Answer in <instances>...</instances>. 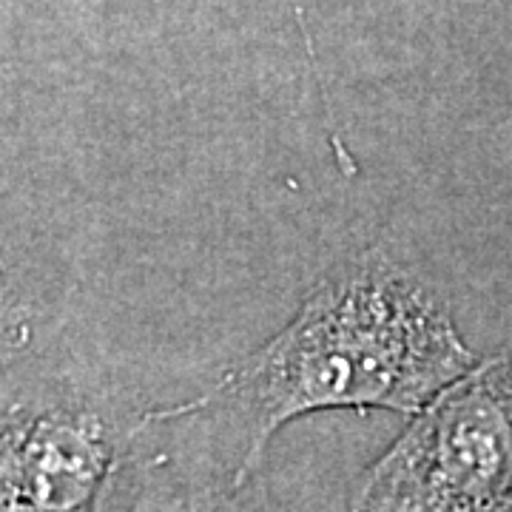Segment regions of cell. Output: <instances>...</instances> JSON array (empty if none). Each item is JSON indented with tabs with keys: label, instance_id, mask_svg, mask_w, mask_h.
Returning a JSON list of instances; mask_svg holds the SVG:
<instances>
[{
	"label": "cell",
	"instance_id": "3957f363",
	"mask_svg": "<svg viewBox=\"0 0 512 512\" xmlns=\"http://www.w3.org/2000/svg\"><path fill=\"white\" fill-rule=\"evenodd\" d=\"M123 464V439L94 404L29 399L0 410V510H89Z\"/></svg>",
	"mask_w": 512,
	"mask_h": 512
},
{
	"label": "cell",
	"instance_id": "6da1fadb",
	"mask_svg": "<svg viewBox=\"0 0 512 512\" xmlns=\"http://www.w3.org/2000/svg\"><path fill=\"white\" fill-rule=\"evenodd\" d=\"M476 362L450 311L419 276L367 254L322 276L291 322L228 370L211 396L151 419L231 399L248 427L242 484L288 421L319 410L413 416Z\"/></svg>",
	"mask_w": 512,
	"mask_h": 512
},
{
	"label": "cell",
	"instance_id": "277c9868",
	"mask_svg": "<svg viewBox=\"0 0 512 512\" xmlns=\"http://www.w3.org/2000/svg\"><path fill=\"white\" fill-rule=\"evenodd\" d=\"M32 342V308L0 274V373Z\"/></svg>",
	"mask_w": 512,
	"mask_h": 512
},
{
	"label": "cell",
	"instance_id": "7a4b0ae2",
	"mask_svg": "<svg viewBox=\"0 0 512 512\" xmlns=\"http://www.w3.org/2000/svg\"><path fill=\"white\" fill-rule=\"evenodd\" d=\"M359 510H512V348L476 362L413 413L370 470Z\"/></svg>",
	"mask_w": 512,
	"mask_h": 512
}]
</instances>
